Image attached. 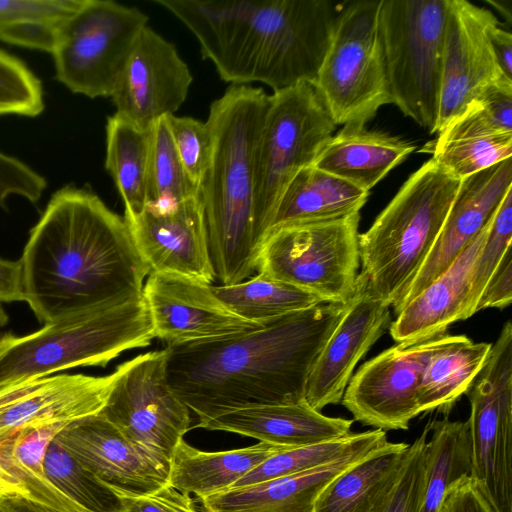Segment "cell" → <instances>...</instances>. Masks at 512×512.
Segmentation results:
<instances>
[{
  "mask_svg": "<svg viewBox=\"0 0 512 512\" xmlns=\"http://www.w3.org/2000/svg\"><path fill=\"white\" fill-rule=\"evenodd\" d=\"M377 448L359 449L307 471L229 488L199 500L205 512H313L324 488Z\"/></svg>",
  "mask_w": 512,
  "mask_h": 512,
  "instance_id": "d4e9b609",
  "label": "cell"
},
{
  "mask_svg": "<svg viewBox=\"0 0 512 512\" xmlns=\"http://www.w3.org/2000/svg\"><path fill=\"white\" fill-rule=\"evenodd\" d=\"M491 343H475L465 335L444 334L431 352L421 375L420 413H449L483 367Z\"/></svg>",
  "mask_w": 512,
  "mask_h": 512,
  "instance_id": "f1b7e54d",
  "label": "cell"
},
{
  "mask_svg": "<svg viewBox=\"0 0 512 512\" xmlns=\"http://www.w3.org/2000/svg\"><path fill=\"white\" fill-rule=\"evenodd\" d=\"M166 121L180 158L192 183L198 187L206 171L211 135L206 122L189 116H166Z\"/></svg>",
  "mask_w": 512,
  "mask_h": 512,
  "instance_id": "b9f144b4",
  "label": "cell"
},
{
  "mask_svg": "<svg viewBox=\"0 0 512 512\" xmlns=\"http://www.w3.org/2000/svg\"><path fill=\"white\" fill-rule=\"evenodd\" d=\"M512 240V189L508 191L492 218L486 239L475 262L471 282L470 313L476 306L489 277L497 267Z\"/></svg>",
  "mask_w": 512,
  "mask_h": 512,
  "instance_id": "60d3db41",
  "label": "cell"
},
{
  "mask_svg": "<svg viewBox=\"0 0 512 512\" xmlns=\"http://www.w3.org/2000/svg\"><path fill=\"white\" fill-rule=\"evenodd\" d=\"M195 36L204 59L231 85L274 92L314 84L344 2L153 0Z\"/></svg>",
  "mask_w": 512,
  "mask_h": 512,
  "instance_id": "3957f363",
  "label": "cell"
},
{
  "mask_svg": "<svg viewBox=\"0 0 512 512\" xmlns=\"http://www.w3.org/2000/svg\"><path fill=\"white\" fill-rule=\"evenodd\" d=\"M441 337L396 343L365 362L351 377L341 400L354 420L384 431L407 430L420 414L422 371Z\"/></svg>",
  "mask_w": 512,
  "mask_h": 512,
  "instance_id": "9a60e30c",
  "label": "cell"
},
{
  "mask_svg": "<svg viewBox=\"0 0 512 512\" xmlns=\"http://www.w3.org/2000/svg\"><path fill=\"white\" fill-rule=\"evenodd\" d=\"M167 357L165 347L118 365L100 413L131 442L170 463L176 446L190 429L191 411L169 384Z\"/></svg>",
  "mask_w": 512,
  "mask_h": 512,
  "instance_id": "4fadbf2b",
  "label": "cell"
},
{
  "mask_svg": "<svg viewBox=\"0 0 512 512\" xmlns=\"http://www.w3.org/2000/svg\"><path fill=\"white\" fill-rule=\"evenodd\" d=\"M439 512H494L471 477L460 479L447 491Z\"/></svg>",
  "mask_w": 512,
  "mask_h": 512,
  "instance_id": "c3c4849f",
  "label": "cell"
},
{
  "mask_svg": "<svg viewBox=\"0 0 512 512\" xmlns=\"http://www.w3.org/2000/svg\"><path fill=\"white\" fill-rule=\"evenodd\" d=\"M369 192L311 165L301 169L284 190L270 229L333 220L360 212ZM268 231V232H269Z\"/></svg>",
  "mask_w": 512,
  "mask_h": 512,
  "instance_id": "83f0119b",
  "label": "cell"
},
{
  "mask_svg": "<svg viewBox=\"0 0 512 512\" xmlns=\"http://www.w3.org/2000/svg\"><path fill=\"white\" fill-rule=\"evenodd\" d=\"M24 301L21 260L0 259V302Z\"/></svg>",
  "mask_w": 512,
  "mask_h": 512,
  "instance_id": "681fc988",
  "label": "cell"
},
{
  "mask_svg": "<svg viewBox=\"0 0 512 512\" xmlns=\"http://www.w3.org/2000/svg\"><path fill=\"white\" fill-rule=\"evenodd\" d=\"M47 187L46 179L23 161L0 151V207L17 195L36 203Z\"/></svg>",
  "mask_w": 512,
  "mask_h": 512,
  "instance_id": "7bdbcfd3",
  "label": "cell"
},
{
  "mask_svg": "<svg viewBox=\"0 0 512 512\" xmlns=\"http://www.w3.org/2000/svg\"><path fill=\"white\" fill-rule=\"evenodd\" d=\"M353 422L326 416L303 401L234 409L195 427L236 433L290 449L342 438L351 433Z\"/></svg>",
  "mask_w": 512,
  "mask_h": 512,
  "instance_id": "cb8c5ba5",
  "label": "cell"
},
{
  "mask_svg": "<svg viewBox=\"0 0 512 512\" xmlns=\"http://www.w3.org/2000/svg\"><path fill=\"white\" fill-rule=\"evenodd\" d=\"M472 472L494 512H512V324L507 321L465 393Z\"/></svg>",
  "mask_w": 512,
  "mask_h": 512,
  "instance_id": "7c38bea8",
  "label": "cell"
},
{
  "mask_svg": "<svg viewBox=\"0 0 512 512\" xmlns=\"http://www.w3.org/2000/svg\"><path fill=\"white\" fill-rule=\"evenodd\" d=\"M54 441L115 493L144 495L168 484L170 463L131 442L100 412L69 423Z\"/></svg>",
  "mask_w": 512,
  "mask_h": 512,
  "instance_id": "ac0fdd59",
  "label": "cell"
},
{
  "mask_svg": "<svg viewBox=\"0 0 512 512\" xmlns=\"http://www.w3.org/2000/svg\"><path fill=\"white\" fill-rule=\"evenodd\" d=\"M13 497L30 500L28 491L6 460L0 445V501Z\"/></svg>",
  "mask_w": 512,
  "mask_h": 512,
  "instance_id": "816d5d0a",
  "label": "cell"
},
{
  "mask_svg": "<svg viewBox=\"0 0 512 512\" xmlns=\"http://www.w3.org/2000/svg\"><path fill=\"white\" fill-rule=\"evenodd\" d=\"M492 6L496 7V9L504 16L506 17L508 23H511L512 21V8H511V2L509 1L507 5V1H492L487 0Z\"/></svg>",
  "mask_w": 512,
  "mask_h": 512,
  "instance_id": "db71d44e",
  "label": "cell"
},
{
  "mask_svg": "<svg viewBox=\"0 0 512 512\" xmlns=\"http://www.w3.org/2000/svg\"><path fill=\"white\" fill-rule=\"evenodd\" d=\"M283 450L286 448L259 442L245 448L207 452L181 440L170 459L168 484L202 499L231 488L265 459Z\"/></svg>",
  "mask_w": 512,
  "mask_h": 512,
  "instance_id": "4316f807",
  "label": "cell"
},
{
  "mask_svg": "<svg viewBox=\"0 0 512 512\" xmlns=\"http://www.w3.org/2000/svg\"><path fill=\"white\" fill-rule=\"evenodd\" d=\"M116 494L122 503L121 512H199L190 495L169 484L144 495Z\"/></svg>",
  "mask_w": 512,
  "mask_h": 512,
  "instance_id": "f6af8a7d",
  "label": "cell"
},
{
  "mask_svg": "<svg viewBox=\"0 0 512 512\" xmlns=\"http://www.w3.org/2000/svg\"><path fill=\"white\" fill-rule=\"evenodd\" d=\"M155 333L143 292L32 334L0 335V388L82 366L105 367L121 353L151 344Z\"/></svg>",
  "mask_w": 512,
  "mask_h": 512,
  "instance_id": "8992f818",
  "label": "cell"
},
{
  "mask_svg": "<svg viewBox=\"0 0 512 512\" xmlns=\"http://www.w3.org/2000/svg\"><path fill=\"white\" fill-rule=\"evenodd\" d=\"M511 189V158L461 180L438 239L405 295L393 308L395 315L453 263L487 225Z\"/></svg>",
  "mask_w": 512,
  "mask_h": 512,
  "instance_id": "7402d4cb",
  "label": "cell"
},
{
  "mask_svg": "<svg viewBox=\"0 0 512 512\" xmlns=\"http://www.w3.org/2000/svg\"><path fill=\"white\" fill-rule=\"evenodd\" d=\"M212 289L233 313L260 325L326 302L309 291L261 273L236 284L212 285Z\"/></svg>",
  "mask_w": 512,
  "mask_h": 512,
  "instance_id": "836d02e7",
  "label": "cell"
},
{
  "mask_svg": "<svg viewBox=\"0 0 512 512\" xmlns=\"http://www.w3.org/2000/svg\"><path fill=\"white\" fill-rule=\"evenodd\" d=\"M512 301L511 247L506 250L489 277L476 306V313L486 308L503 309Z\"/></svg>",
  "mask_w": 512,
  "mask_h": 512,
  "instance_id": "7dc6e473",
  "label": "cell"
},
{
  "mask_svg": "<svg viewBox=\"0 0 512 512\" xmlns=\"http://www.w3.org/2000/svg\"><path fill=\"white\" fill-rule=\"evenodd\" d=\"M269 104L262 88L230 85L214 100L206 121L208 165L199 185L209 255L220 285L256 273L263 242L254 210L256 148Z\"/></svg>",
  "mask_w": 512,
  "mask_h": 512,
  "instance_id": "277c9868",
  "label": "cell"
},
{
  "mask_svg": "<svg viewBox=\"0 0 512 512\" xmlns=\"http://www.w3.org/2000/svg\"><path fill=\"white\" fill-rule=\"evenodd\" d=\"M498 25L487 8L467 0H447L436 133L464 114L488 88L507 79L490 41L491 30Z\"/></svg>",
  "mask_w": 512,
  "mask_h": 512,
  "instance_id": "5bb4252c",
  "label": "cell"
},
{
  "mask_svg": "<svg viewBox=\"0 0 512 512\" xmlns=\"http://www.w3.org/2000/svg\"><path fill=\"white\" fill-rule=\"evenodd\" d=\"M409 444L387 442L334 478L313 512H371L395 477Z\"/></svg>",
  "mask_w": 512,
  "mask_h": 512,
  "instance_id": "f546056e",
  "label": "cell"
},
{
  "mask_svg": "<svg viewBox=\"0 0 512 512\" xmlns=\"http://www.w3.org/2000/svg\"><path fill=\"white\" fill-rule=\"evenodd\" d=\"M193 77L176 47L147 26L138 37L111 96L116 112L141 130L174 114Z\"/></svg>",
  "mask_w": 512,
  "mask_h": 512,
  "instance_id": "e0dca14e",
  "label": "cell"
},
{
  "mask_svg": "<svg viewBox=\"0 0 512 512\" xmlns=\"http://www.w3.org/2000/svg\"><path fill=\"white\" fill-rule=\"evenodd\" d=\"M63 20L3 25L0 26V41L52 53Z\"/></svg>",
  "mask_w": 512,
  "mask_h": 512,
  "instance_id": "bcb514c9",
  "label": "cell"
},
{
  "mask_svg": "<svg viewBox=\"0 0 512 512\" xmlns=\"http://www.w3.org/2000/svg\"><path fill=\"white\" fill-rule=\"evenodd\" d=\"M44 468L49 481L86 512L122 511L118 495L54 440L47 449Z\"/></svg>",
  "mask_w": 512,
  "mask_h": 512,
  "instance_id": "74e56055",
  "label": "cell"
},
{
  "mask_svg": "<svg viewBox=\"0 0 512 512\" xmlns=\"http://www.w3.org/2000/svg\"><path fill=\"white\" fill-rule=\"evenodd\" d=\"M20 260L24 301L43 324L143 292L149 275L124 217L73 185L51 196Z\"/></svg>",
  "mask_w": 512,
  "mask_h": 512,
  "instance_id": "6da1fadb",
  "label": "cell"
},
{
  "mask_svg": "<svg viewBox=\"0 0 512 512\" xmlns=\"http://www.w3.org/2000/svg\"><path fill=\"white\" fill-rule=\"evenodd\" d=\"M149 17L111 0H83L61 23L52 51L56 79L89 98L111 97Z\"/></svg>",
  "mask_w": 512,
  "mask_h": 512,
  "instance_id": "8fae6325",
  "label": "cell"
},
{
  "mask_svg": "<svg viewBox=\"0 0 512 512\" xmlns=\"http://www.w3.org/2000/svg\"><path fill=\"white\" fill-rule=\"evenodd\" d=\"M83 0H0V26L25 21H60Z\"/></svg>",
  "mask_w": 512,
  "mask_h": 512,
  "instance_id": "ee69618b",
  "label": "cell"
},
{
  "mask_svg": "<svg viewBox=\"0 0 512 512\" xmlns=\"http://www.w3.org/2000/svg\"><path fill=\"white\" fill-rule=\"evenodd\" d=\"M150 129L141 130L117 113L107 118L105 168L124 202V217L142 213L147 204Z\"/></svg>",
  "mask_w": 512,
  "mask_h": 512,
  "instance_id": "1f68e13d",
  "label": "cell"
},
{
  "mask_svg": "<svg viewBox=\"0 0 512 512\" xmlns=\"http://www.w3.org/2000/svg\"><path fill=\"white\" fill-rule=\"evenodd\" d=\"M380 0L345 1L313 84L335 125L365 126L392 104L378 28Z\"/></svg>",
  "mask_w": 512,
  "mask_h": 512,
  "instance_id": "9c48e42d",
  "label": "cell"
},
{
  "mask_svg": "<svg viewBox=\"0 0 512 512\" xmlns=\"http://www.w3.org/2000/svg\"><path fill=\"white\" fill-rule=\"evenodd\" d=\"M460 183L429 159L359 234L360 274L375 298L393 308L401 301L434 247Z\"/></svg>",
  "mask_w": 512,
  "mask_h": 512,
  "instance_id": "5b68a950",
  "label": "cell"
},
{
  "mask_svg": "<svg viewBox=\"0 0 512 512\" xmlns=\"http://www.w3.org/2000/svg\"><path fill=\"white\" fill-rule=\"evenodd\" d=\"M335 127L310 83L269 95L254 167L255 221L263 240L284 190L301 169L314 165Z\"/></svg>",
  "mask_w": 512,
  "mask_h": 512,
  "instance_id": "ba28073f",
  "label": "cell"
},
{
  "mask_svg": "<svg viewBox=\"0 0 512 512\" xmlns=\"http://www.w3.org/2000/svg\"><path fill=\"white\" fill-rule=\"evenodd\" d=\"M447 0H380L378 28L392 104L436 133Z\"/></svg>",
  "mask_w": 512,
  "mask_h": 512,
  "instance_id": "52a82bcc",
  "label": "cell"
},
{
  "mask_svg": "<svg viewBox=\"0 0 512 512\" xmlns=\"http://www.w3.org/2000/svg\"><path fill=\"white\" fill-rule=\"evenodd\" d=\"M424 452V477L418 512H439L449 488L471 477V447L467 421L448 418L429 423Z\"/></svg>",
  "mask_w": 512,
  "mask_h": 512,
  "instance_id": "4dcf8cb0",
  "label": "cell"
},
{
  "mask_svg": "<svg viewBox=\"0 0 512 512\" xmlns=\"http://www.w3.org/2000/svg\"><path fill=\"white\" fill-rule=\"evenodd\" d=\"M117 376L57 374L0 388V440L54 423H71L104 408Z\"/></svg>",
  "mask_w": 512,
  "mask_h": 512,
  "instance_id": "ffe728a7",
  "label": "cell"
},
{
  "mask_svg": "<svg viewBox=\"0 0 512 512\" xmlns=\"http://www.w3.org/2000/svg\"><path fill=\"white\" fill-rule=\"evenodd\" d=\"M0 512H50L44 507L21 497L6 498L0 501Z\"/></svg>",
  "mask_w": 512,
  "mask_h": 512,
  "instance_id": "f5cc1de1",
  "label": "cell"
},
{
  "mask_svg": "<svg viewBox=\"0 0 512 512\" xmlns=\"http://www.w3.org/2000/svg\"><path fill=\"white\" fill-rule=\"evenodd\" d=\"M143 296L155 338L166 346L220 339L265 325L233 313L214 293L212 284L181 275L150 273Z\"/></svg>",
  "mask_w": 512,
  "mask_h": 512,
  "instance_id": "2e32d148",
  "label": "cell"
},
{
  "mask_svg": "<svg viewBox=\"0 0 512 512\" xmlns=\"http://www.w3.org/2000/svg\"><path fill=\"white\" fill-rule=\"evenodd\" d=\"M390 306L375 298L359 273L348 308L308 376L305 402L317 411L341 403L355 366L389 328Z\"/></svg>",
  "mask_w": 512,
  "mask_h": 512,
  "instance_id": "44dd1931",
  "label": "cell"
},
{
  "mask_svg": "<svg viewBox=\"0 0 512 512\" xmlns=\"http://www.w3.org/2000/svg\"><path fill=\"white\" fill-rule=\"evenodd\" d=\"M386 442V431L374 428L364 432H351L331 441L286 449L265 459L231 488L307 471L356 450L377 448Z\"/></svg>",
  "mask_w": 512,
  "mask_h": 512,
  "instance_id": "e575fe53",
  "label": "cell"
},
{
  "mask_svg": "<svg viewBox=\"0 0 512 512\" xmlns=\"http://www.w3.org/2000/svg\"><path fill=\"white\" fill-rule=\"evenodd\" d=\"M490 41L494 56L500 67L502 74L509 80H512V35L510 32L502 29L499 25L495 26L490 32Z\"/></svg>",
  "mask_w": 512,
  "mask_h": 512,
  "instance_id": "f907efd6",
  "label": "cell"
},
{
  "mask_svg": "<svg viewBox=\"0 0 512 512\" xmlns=\"http://www.w3.org/2000/svg\"><path fill=\"white\" fill-rule=\"evenodd\" d=\"M43 110L40 79L24 62L0 49V115L35 117Z\"/></svg>",
  "mask_w": 512,
  "mask_h": 512,
  "instance_id": "ab89813d",
  "label": "cell"
},
{
  "mask_svg": "<svg viewBox=\"0 0 512 512\" xmlns=\"http://www.w3.org/2000/svg\"><path fill=\"white\" fill-rule=\"evenodd\" d=\"M360 212L326 221L271 229L256 273L309 291L326 302H348L360 267Z\"/></svg>",
  "mask_w": 512,
  "mask_h": 512,
  "instance_id": "30bf717a",
  "label": "cell"
},
{
  "mask_svg": "<svg viewBox=\"0 0 512 512\" xmlns=\"http://www.w3.org/2000/svg\"><path fill=\"white\" fill-rule=\"evenodd\" d=\"M69 423L24 429L0 440L4 456L30 495V500L50 512H86L47 478L44 460L57 434Z\"/></svg>",
  "mask_w": 512,
  "mask_h": 512,
  "instance_id": "d6a6232c",
  "label": "cell"
},
{
  "mask_svg": "<svg viewBox=\"0 0 512 512\" xmlns=\"http://www.w3.org/2000/svg\"><path fill=\"white\" fill-rule=\"evenodd\" d=\"M349 302H321L253 331L166 346L169 384L198 422L248 406L303 402L314 362Z\"/></svg>",
  "mask_w": 512,
  "mask_h": 512,
  "instance_id": "7a4b0ae2",
  "label": "cell"
},
{
  "mask_svg": "<svg viewBox=\"0 0 512 512\" xmlns=\"http://www.w3.org/2000/svg\"><path fill=\"white\" fill-rule=\"evenodd\" d=\"M429 423L409 444L397 473L381 494L371 512H418L424 477V452Z\"/></svg>",
  "mask_w": 512,
  "mask_h": 512,
  "instance_id": "f35d334b",
  "label": "cell"
},
{
  "mask_svg": "<svg viewBox=\"0 0 512 512\" xmlns=\"http://www.w3.org/2000/svg\"><path fill=\"white\" fill-rule=\"evenodd\" d=\"M198 194L180 161L165 116L150 129L145 208L163 209Z\"/></svg>",
  "mask_w": 512,
  "mask_h": 512,
  "instance_id": "8d00e7d4",
  "label": "cell"
},
{
  "mask_svg": "<svg viewBox=\"0 0 512 512\" xmlns=\"http://www.w3.org/2000/svg\"><path fill=\"white\" fill-rule=\"evenodd\" d=\"M9 321V317L5 310L3 309L2 305L0 304V327H3L7 324Z\"/></svg>",
  "mask_w": 512,
  "mask_h": 512,
  "instance_id": "11a10c76",
  "label": "cell"
},
{
  "mask_svg": "<svg viewBox=\"0 0 512 512\" xmlns=\"http://www.w3.org/2000/svg\"><path fill=\"white\" fill-rule=\"evenodd\" d=\"M492 218L453 263L395 315L388 330L396 343H416L444 335L452 323L471 317L474 266Z\"/></svg>",
  "mask_w": 512,
  "mask_h": 512,
  "instance_id": "603a6c76",
  "label": "cell"
},
{
  "mask_svg": "<svg viewBox=\"0 0 512 512\" xmlns=\"http://www.w3.org/2000/svg\"><path fill=\"white\" fill-rule=\"evenodd\" d=\"M431 151L437 164L462 180L511 158L512 132L438 133Z\"/></svg>",
  "mask_w": 512,
  "mask_h": 512,
  "instance_id": "d590c367",
  "label": "cell"
},
{
  "mask_svg": "<svg viewBox=\"0 0 512 512\" xmlns=\"http://www.w3.org/2000/svg\"><path fill=\"white\" fill-rule=\"evenodd\" d=\"M416 146L398 136L344 125L326 144L313 166L370 191Z\"/></svg>",
  "mask_w": 512,
  "mask_h": 512,
  "instance_id": "484cf974",
  "label": "cell"
},
{
  "mask_svg": "<svg viewBox=\"0 0 512 512\" xmlns=\"http://www.w3.org/2000/svg\"><path fill=\"white\" fill-rule=\"evenodd\" d=\"M124 219L149 274H176L208 284L216 280L199 194Z\"/></svg>",
  "mask_w": 512,
  "mask_h": 512,
  "instance_id": "d6986e66",
  "label": "cell"
}]
</instances>
